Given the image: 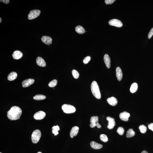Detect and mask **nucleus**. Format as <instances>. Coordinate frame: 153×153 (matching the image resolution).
<instances>
[{"label": "nucleus", "mask_w": 153, "mask_h": 153, "mask_svg": "<svg viewBox=\"0 0 153 153\" xmlns=\"http://www.w3.org/2000/svg\"><path fill=\"white\" fill-rule=\"evenodd\" d=\"M22 114L21 109L17 106H14L8 111V118L11 121L16 120L20 119Z\"/></svg>", "instance_id": "1"}, {"label": "nucleus", "mask_w": 153, "mask_h": 153, "mask_svg": "<svg viewBox=\"0 0 153 153\" xmlns=\"http://www.w3.org/2000/svg\"><path fill=\"white\" fill-rule=\"evenodd\" d=\"M91 90L94 96L96 98L100 99L101 97L100 89L96 81L92 82L91 85Z\"/></svg>", "instance_id": "2"}, {"label": "nucleus", "mask_w": 153, "mask_h": 153, "mask_svg": "<svg viewBox=\"0 0 153 153\" xmlns=\"http://www.w3.org/2000/svg\"><path fill=\"white\" fill-rule=\"evenodd\" d=\"M41 136L40 131L39 129H36L33 132L31 136L32 142L34 144H36L39 141Z\"/></svg>", "instance_id": "3"}, {"label": "nucleus", "mask_w": 153, "mask_h": 153, "mask_svg": "<svg viewBox=\"0 0 153 153\" xmlns=\"http://www.w3.org/2000/svg\"><path fill=\"white\" fill-rule=\"evenodd\" d=\"M62 109L64 113L69 114L75 112L76 109L74 106L70 105L64 104L62 106Z\"/></svg>", "instance_id": "4"}, {"label": "nucleus", "mask_w": 153, "mask_h": 153, "mask_svg": "<svg viewBox=\"0 0 153 153\" xmlns=\"http://www.w3.org/2000/svg\"><path fill=\"white\" fill-rule=\"evenodd\" d=\"M98 117L97 116H93L90 119V126L91 128H93L97 126L98 128H100L101 127L100 125L98 123Z\"/></svg>", "instance_id": "5"}, {"label": "nucleus", "mask_w": 153, "mask_h": 153, "mask_svg": "<svg viewBox=\"0 0 153 153\" xmlns=\"http://www.w3.org/2000/svg\"><path fill=\"white\" fill-rule=\"evenodd\" d=\"M41 11L39 10H34L30 11L28 15V19L31 20L37 18L40 14Z\"/></svg>", "instance_id": "6"}, {"label": "nucleus", "mask_w": 153, "mask_h": 153, "mask_svg": "<svg viewBox=\"0 0 153 153\" xmlns=\"http://www.w3.org/2000/svg\"><path fill=\"white\" fill-rule=\"evenodd\" d=\"M109 24L110 25L114 26L117 27H121L123 25L121 22L118 19H112L109 22Z\"/></svg>", "instance_id": "7"}, {"label": "nucleus", "mask_w": 153, "mask_h": 153, "mask_svg": "<svg viewBox=\"0 0 153 153\" xmlns=\"http://www.w3.org/2000/svg\"><path fill=\"white\" fill-rule=\"evenodd\" d=\"M46 116V114L42 111H39L36 113L34 116V119L41 120L43 119Z\"/></svg>", "instance_id": "8"}, {"label": "nucleus", "mask_w": 153, "mask_h": 153, "mask_svg": "<svg viewBox=\"0 0 153 153\" xmlns=\"http://www.w3.org/2000/svg\"><path fill=\"white\" fill-rule=\"evenodd\" d=\"M35 82V80L32 78H28L24 80L22 82V85L23 87L24 88L27 87L30 85L33 84Z\"/></svg>", "instance_id": "9"}, {"label": "nucleus", "mask_w": 153, "mask_h": 153, "mask_svg": "<svg viewBox=\"0 0 153 153\" xmlns=\"http://www.w3.org/2000/svg\"><path fill=\"white\" fill-rule=\"evenodd\" d=\"M106 119L108 121V125L107 128L110 129H113L115 125V122L114 118L110 117H107Z\"/></svg>", "instance_id": "10"}, {"label": "nucleus", "mask_w": 153, "mask_h": 153, "mask_svg": "<svg viewBox=\"0 0 153 153\" xmlns=\"http://www.w3.org/2000/svg\"><path fill=\"white\" fill-rule=\"evenodd\" d=\"M129 116L130 114L126 111H124L121 113L119 115L120 118L122 120L125 121H128Z\"/></svg>", "instance_id": "11"}, {"label": "nucleus", "mask_w": 153, "mask_h": 153, "mask_svg": "<svg viewBox=\"0 0 153 153\" xmlns=\"http://www.w3.org/2000/svg\"><path fill=\"white\" fill-rule=\"evenodd\" d=\"M79 129V128L78 126H75L73 127L70 131V137L72 138L74 136H76L78 134Z\"/></svg>", "instance_id": "12"}, {"label": "nucleus", "mask_w": 153, "mask_h": 153, "mask_svg": "<svg viewBox=\"0 0 153 153\" xmlns=\"http://www.w3.org/2000/svg\"><path fill=\"white\" fill-rule=\"evenodd\" d=\"M36 62L37 65L40 67H45L46 66V63L44 60L40 57H37Z\"/></svg>", "instance_id": "13"}, {"label": "nucleus", "mask_w": 153, "mask_h": 153, "mask_svg": "<svg viewBox=\"0 0 153 153\" xmlns=\"http://www.w3.org/2000/svg\"><path fill=\"white\" fill-rule=\"evenodd\" d=\"M42 41L45 44L49 45L52 43V39L50 37L44 36L42 38Z\"/></svg>", "instance_id": "14"}, {"label": "nucleus", "mask_w": 153, "mask_h": 153, "mask_svg": "<svg viewBox=\"0 0 153 153\" xmlns=\"http://www.w3.org/2000/svg\"><path fill=\"white\" fill-rule=\"evenodd\" d=\"M107 101L109 104L112 106H115L118 104V101L114 97L108 98L107 99Z\"/></svg>", "instance_id": "15"}, {"label": "nucleus", "mask_w": 153, "mask_h": 153, "mask_svg": "<svg viewBox=\"0 0 153 153\" xmlns=\"http://www.w3.org/2000/svg\"><path fill=\"white\" fill-rule=\"evenodd\" d=\"M23 56V53L19 51H16L13 52L12 56L14 59L16 60L21 59Z\"/></svg>", "instance_id": "16"}, {"label": "nucleus", "mask_w": 153, "mask_h": 153, "mask_svg": "<svg viewBox=\"0 0 153 153\" xmlns=\"http://www.w3.org/2000/svg\"><path fill=\"white\" fill-rule=\"evenodd\" d=\"M116 75L117 79L118 81H121L122 78V70L120 67H117L116 68Z\"/></svg>", "instance_id": "17"}, {"label": "nucleus", "mask_w": 153, "mask_h": 153, "mask_svg": "<svg viewBox=\"0 0 153 153\" xmlns=\"http://www.w3.org/2000/svg\"><path fill=\"white\" fill-rule=\"evenodd\" d=\"M104 60L106 66L108 68H110L111 67V60L109 56L107 54L105 55Z\"/></svg>", "instance_id": "18"}, {"label": "nucleus", "mask_w": 153, "mask_h": 153, "mask_svg": "<svg viewBox=\"0 0 153 153\" xmlns=\"http://www.w3.org/2000/svg\"><path fill=\"white\" fill-rule=\"evenodd\" d=\"M90 145L92 148L96 149H100L103 147V145H102L98 144L94 141L91 142Z\"/></svg>", "instance_id": "19"}, {"label": "nucleus", "mask_w": 153, "mask_h": 153, "mask_svg": "<svg viewBox=\"0 0 153 153\" xmlns=\"http://www.w3.org/2000/svg\"><path fill=\"white\" fill-rule=\"evenodd\" d=\"M17 77V74L15 72L11 73L8 75V79L9 81H13L16 79Z\"/></svg>", "instance_id": "20"}, {"label": "nucleus", "mask_w": 153, "mask_h": 153, "mask_svg": "<svg viewBox=\"0 0 153 153\" xmlns=\"http://www.w3.org/2000/svg\"><path fill=\"white\" fill-rule=\"evenodd\" d=\"M75 30L76 32L79 34H83L85 32V29L80 26H78L76 27Z\"/></svg>", "instance_id": "21"}, {"label": "nucleus", "mask_w": 153, "mask_h": 153, "mask_svg": "<svg viewBox=\"0 0 153 153\" xmlns=\"http://www.w3.org/2000/svg\"><path fill=\"white\" fill-rule=\"evenodd\" d=\"M135 135V132L133 129H129L126 132V137L127 138H129L133 137Z\"/></svg>", "instance_id": "22"}, {"label": "nucleus", "mask_w": 153, "mask_h": 153, "mask_svg": "<svg viewBox=\"0 0 153 153\" xmlns=\"http://www.w3.org/2000/svg\"><path fill=\"white\" fill-rule=\"evenodd\" d=\"M138 88L137 84L134 82L131 85L130 90L131 93H135L137 90Z\"/></svg>", "instance_id": "23"}, {"label": "nucleus", "mask_w": 153, "mask_h": 153, "mask_svg": "<svg viewBox=\"0 0 153 153\" xmlns=\"http://www.w3.org/2000/svg\"><path fill=\"white\" fill-rule=\"evenodd\" d=\"M46 98V96L42 94H37L33 97L34 100H43Z\"/></svg>", "instance_id": "24"}, {"label": "nucleus", "mask_w": 153, "mask_h": 153, "mask_svg": "<svg viewBox=\"0 0 153 153\" xmlns=\"http://www.w3.org/2000/svg\"><path fill=\"white\" fill-rule=\"evenodd\" d=\"M52 132L55 134V136L59 134L58 131L60 130V128L59 126L58 125L56 126H54L52 128Z\"/></svg>", "instance_id": "25"}, {"label": "nucleus", "mask_w": 153, "mask_h": 153, "mask_svg": "<svg viewBox=\"0 0 153 153\" xmlns=\"http://www.w3.org/2000/svg\"><path fill=\"white\" fill-rule=\"evenodd\" d=\"M139 129L140 132L143 133H145L147 130L146 127L144 125H141L139 126Z\"/></svg>", "instance_id": "26"}, {"label": "nucleus", "mask_w": 153, "mask_h": 153, "mask_svg": "<svg viewBox=\"0 0 153 153\" xmlns=\"http://www.w3.org/2000/svg\"><path fill=\"white\" fill-rule=\"evenodd\" d=\"M57 81L56 79H54L51 81L49 84V86L50 87H54L57 85Z\"/></svg>", "instance_id": "27"}, {"label": "nucleus", "mask_w": 153, "mask_h": 153, "mask_svg": "<svg viewBox=\"0 0 153 153\" xmlns=\"http://www.w3.org/2000/svg\"><path fill=\"white\" fill-rule=\"evenodd\" d=\"M100 138L102 141L105 142L108 141V140L107 136L106 135L103 134L100 135Z\"/></svg>", "instance_id": "28"}, {"label": "nucleus", "mask_w": 153, "mask_h": 153, "mask_svg": "<svg viewBox=\"0 0 153 153\" xmlns=\"http://www.w3.org/2000/svg\"><path fill=\"white\" fill-rule=\"evenodd\" d=\"M72 74L73 76L76 79H77L79 77V74L77 70H74L72 71Z\"/></svg>", "instance_id": "29"}, {"label": "nucleus", "mask_w": 153, "mask_h": 153, "mask_svg": "<svg viewBox=\"0 0 153 153\" xmlns=\"http://www.w3.org/2000/svg\"><path fill=\"white\" fill-rule=\"evenodd\" d=\"M117 132L119 135H122L124 132V129L122 127H119L117 129Z\"/></svg>", "instance_id": "30"}, {"label": "nucleus", "mask_w": 153, "mask_h": 153, "mask_svg": "<svg viewBox=\"0 0 153 153\" xmlns=\"http://www.w3.org/2000/svg\"><path fill=\"white\" fill-rule=\"evenodd\" d=\"M91 58L90 56H86L84 59L83 60V63L84 64H87L89 63V62L90 61Z\"/></svg>", "instance_id": "31"}, {"label": "nucleus", "mask_w": 153, "mask_h": 153, "mask_svg": "<svg viewBox=\"0 0 153 153\" xmlns=\"http://www.w3.org/2000/svg\"><path fill=\"white\" fill-rule=\"evenodd\" d=\"M115 0H105V2L106 4H111L113 3Z\"/></svg>", "instance_id": "32"}, {"label": "nucleus", "mask_w": 153, "mask_h": 153, "mask_svg": "<svg viewBox=\"0 0 153 153\" xmlns=\"http://www.w3.org/2000/svg\"><path fill=\"white\" fill-rule=\"evenodd\" d=\"M153 35V27L150 30L148 34V38L150 39Z\"/></svg>", "instance_id": "33"}, {"label": "nucleus", "mask_w": 153, "mask_h": 153, "mask_svg": "<svg viewBox=\"0 0 153 153\" xmlns=\"http://www.w3.org/2000/svg\"><path fill=\"white\" fill-rule=\"evenodd\" d=\"M149 129L153 131V123H151L148 125Z\"/></svg>", "instance_id": "34"}, {"label": "nucleus", "mask_w": 153, "mask_h": 153, "mask_svg": "<svg viewBox=\"0 0 153 153\" xmlns=\"http://www.w3.org/2000/svg\"><path fill=\"white\" fill-rule=\"evenodd\" d=\"M1 2H2L4 3V4H9L10 1L9 0H0Z\"/></svg>", "instance_id": "35"}, {"label": "nucleus", "mask_w": 153, "mask_h": 153, "mask_svg": "<svg viewBox=\"0 0 153 153\" xmlns=\"http://www.w3.org/2000/svg\"><path fill=\"white\" fill-rule=\"evenodd\" d=\"M141 153H148L146 151H142Z\"/></svg>", "instance_id": "36"}, {"label": "nucleus", "mask_w": 153, "mask_h": 153, "mask_svg": "<svg viewBox=\"0 0 153 153\" xmlns=\"http://www.w3.org/2000/svg\"><path fill=\"white\" fill-rule=\"evenodd\" d=\"M0 23H1V22H2V19H1V18H0Z\"/></svg>", "instance_id": "37"}, {"label": "nucleus", "mask_w": 153, "mask_h": 153, "mask_svg": "<svg viewBox=\"0 0 153 153\" xmlns=\"http://www.w3.org/2000/svg\"><path fill=\"white\" fill-rule=\"evenodd\" d=\"M37 153H42V152H38Z\"/></svg>", "instance_id": "38"}, {"label": "nucleus", "mask_w": 153, "mask_h": 153, "mask_svg": "<svg viewBox=\"0 0 153 153\" xmlns=\"http://www.w3.org/2000/svg\"><path fill=\"white\" fill-rule=\"evenodd\" d=\"M0 153H1V152H0Z\"/></svg>", "instance_id": "39"}]
</instances>
